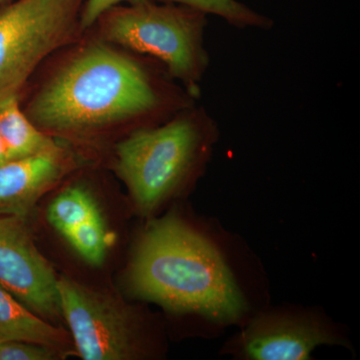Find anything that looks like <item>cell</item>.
<instances>
[{
	"label": "cell",
	"mask_w": 360,
	"mask_h": 360,
	"mask_svg": "<svg viewBox=\"0 0 360 360\" xmlns=\"http://www.w3.org/2000/svg\"><path fill=\"white\" fill-rule=\"evenodd\" d=\"M196 104L131 56L103 45L77 53L33 97L28 115L37 127L77 131L134 122Z\"/></svg>",
	"instance_id": "obj_1"
},
{
	"label": "cell",
	"mask_w": 360,
	"mask_h": 360,
	"mask_svg": "<svg viewBox=\"0 0 360 360\" xmlns=\"http://www.w3.org/2000/svg\"><path fill=\"white\" fill-rule=\"evenodd\" d=\"M135 297L176 314L231 326L248 314V303L231 269L206 236L175 214L149 224L127 271Z\"/></svg>",
	"instance_id": "obj_2"
},
{
	"label": "cell",
	"mask_w": 360,
	"mask_h": 360,
	"mask_svg": "<svg viewBox=\"0 0 360 360\" xmlns=\"http://www.w3.org/2000/svg\"><path fill=\"white\" fill-rule=\"evenodd\" d=\"M219 139L203 106L180 110L165 124L141 127L116 148V172L141 214H153L205 174Z\"/></svg>",
	"instance_id": "obj_3"
},
{
	"label": "cell",
	"mask_w": 360,
	"mask_h": 360,
	"mask_svg": "<svg viewBox=\"0 0 360 360\" xmlns=\"http://www.w3.org/2000/svg\"><path fill=\"white\" fill-rule=\"evenodd\" d=\"M103 16L106 39L155 58L194 98L200 96V84L210 63L205 47L207 14L148 0L110 9Z\"/></svg>",
	"instance_id": "obj_4"
},
{
	"label": "cell",
	"mask_w": 360,
	"mask_h": 360,
	"mask_svg": "<svg viewBox=\"0 0 360 360\" xmlns=\"http://www.w3.org/2000/svg\"><path fill=\"white\" fill-rule=\"evenodd\" d=\"M84 1L18 0L0 11V99L18 94L39 63L73 39Z\"/></svg>",
	"instance_id": "obj_5"
},
{
	"label": "cell",
	"mask_w": 360,
	"mask_h": 360,
	"mask_svg": "<svg viewBox=\"0 0 360 360\" xmlns=\"http://www.w3.org/2000/svg\"><path fill=\"white\" fill-rule=\"evenodd\" d=\"M59 307L78 354L85 360H125L141 356L139 326L129 310L108 296L68 277L58 283Z\"/></svg>",
	"instance_id": "obj_6"
},
{
	"label": "cell",
	"mask_w": 360,
	"mask_h": 360,
	"mask_svg": "<svg viewBox=\"0 0 360 360\" xmlns=\"http://www.w3.org/2000/svg\"><path fill=\"white\" fill-rule=\"evenodd\" d=\"M342 341L333 324L314 312L276 310L251 319L226 350L243 359L303 360L322 345Z\"/></svg>",
	"instance_id": "obj_7"
},
{
	"label": "cell",
	"mask_w": 360,
	"mask_h": 360,
	"mask_svg": "<svg viewBox=\"0 0 360 360\" xmlns=\"http://www.w3.org/2000/svg\"><path fill=\"white\" fill-rule=\"evenodd\" d=\"M58 278L14 215L0 213V284L39 316L56 319Z\"/></svg>",
	"instance_id": "obj_8"
},
{
	"label": "cell",
	"mask_w": 360,
	"mask_h": 360,
	"mask_svg": "<svg viewBox=\"0 0 360 360\" xmlns=\"http://www.w3.org/2000/svg\"><path fill=\"white\" fill-rule=\"evenodd\" d=\"M58 146L0 165V213L20 217L63 174Z\"/></svg>",
	"instance_id": "obj_9"
},
{
	"label": "cell",
	"mask_w": 360,
	"mask_h": 360,
	"mask_svg": "<svg viewBox=\"0 0 360 360\" xmlns=\"http://www.w3.org/2000/svg\"><path fill=\"white\" fill-rule=\"evenodd\" d=\"M23 341L56 349H65L68 340L65 331L26 307L0 284V342Z\"/></svg>",
	"instance_id": "obj_10"
},
{
	"label": "cell",
	"mask_w": 360,
	"mask_h": 360,
	"mask_svg": "<svg viewBox=\"0 0 360 360\" xmlns=\"http://www.w3.org/2000/svg\"><path fill=\"white\" fill-rule=\"evenodd\" d=\"M0 137L13 160L58 146L21 110L18 94L0 99Z\"/></svg>",
	"instance_id": "obj_11"
},
{
	"label": "cell",
	"mask_w": 360,
	"mask_h": 360,
	"mask_svg": "<svg viewBox=\"0 0 360 360\" xmlns=\"http://www.w3.org/2000/svg\"><path fill=\"white\" fill-rule=\"evenodd\" d=\"M101 214L94 196L82 187H70L52 201L49 208V220L63 236L87 220Z\"/></svg>",
	"instance_id": "obj_12"
},
{
	"label": "cell",
	"mask_w": 360,
	"mask_h": 360,
	"mask_svg": "<svg viewBox=\"0 0 360 360\" xmlns=\"http://www.w3.org/2000/svg\"><path fill=\"white\" fill-rule=\"evenodd\" d=\"M158 1L191 7L207 15L213 14V15L219 16L234 27H253L267 30L274 26L271 18L257 13L238 0H158Z\"/></svg>",
	"instance_id": "obj_13"
},
{
	"label": "cell",
	"mask_w": 360,
	"mask_h": 360,
	"mask_svg": "<svg viewBox=\"0 0 360 360\" xmlns=\"http://www.w3.org/2000/svg\"><path fill=\"white\" fill-rule=\"evenodd\" d=\"M65 239L85 262L94 265L103 264L110 245V236L101 214L73 229Z\"/></svg>",
	"instance_id": "obj_14"
},
{
	"label": "cell",
	"mask_w": 360,
	"mask_h": 360,
	"mask_svg": "<svg viewBox=\"0 0 360 360\" xmlns=\"http://www.w3.org/2000/svg\"><path fill=\"white\" fill-rule=\"evenodd\" d=\"M56 355V349L37 343L23 341L0 342V360H51Z\"/></svg>",
	"instance_id": "obj_15"
},
{
	"label": "cell",
	"mask_w": 360,
	"mask_h": 360,
	"mask_svg": "<svg viewBox=\"0 0 360 360\" xmlns=\"http://www.w3.org/2000/svg\"><path fill=\"white\" fill-rule=\"evenodd\" d=\"M148 0H85L80 15V28L87 30L91 27L99 18L113 8V6L127 2L130 6L142 4Z\"/></svg>",
	"instance_id": "obj_16"
},
{
	"label": "cell",
	"mask_w": 360,
	"mask_h": 360,
	"mask_svg": "<svg viewBox=\"0 0 360 360\" xmlns=\"http://www.w3.org/2000/svg\"><path fill=\"white\" fill-rule=\"evenodd\" d=\"M11 160H13V158H11V153L7 150L6 144H4V141L0 137V165H4L7 161Z\"/></svg>",
	"instance_id": "obj_17"
},
{
	"label": "cell",
	"mask_w": 360,
	"mask_h": 360,
	"mask_svg": "<svg viewBox=\"0 0 360 360\" xmlns=\"http://www.w3.org/2000/svg\"><path fill=\"white\" fill-rule=\"evenodd\" d=\"M6 1H8V0H0V6H4Z\"/></svg>",
	"instance_id": "obj_18"
}]
</instances>
